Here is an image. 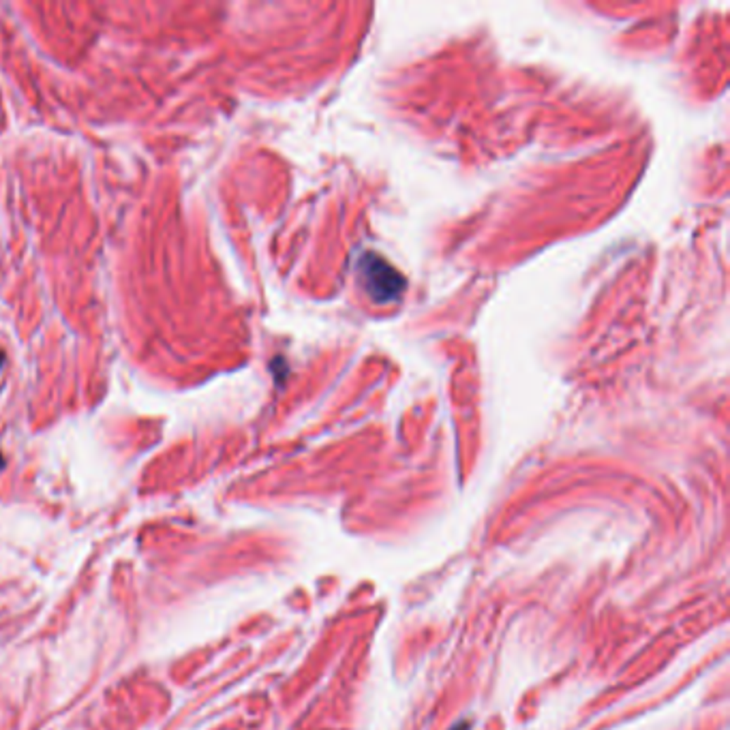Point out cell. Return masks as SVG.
Returning a JSON list of instances; mask_svg holds the SVG:
<instances>
[{"label":"cell","mask_w":730,"mask_h":730,"mask_svg":"<svg viewBox=\"0 0 730 730\" xmlns=\"http://www.w3.org/2000/svg\"><path fill=\"white\" fill-rule=\"evenodd\" d=\"M3 465H5V459H3V456H0V469H3Z\"/></svg>","instance_id":"3957f363"},{"label":"cell","mask_w":730,"mask_h":730,"mask_svg":"<svg viewBox=\"0 0 730 730\" xmlns=\"http://www.w3.org/2000/svg\"><path fill=\"white\" fill-rule=\"evenodd\" d=\"M362 278L366 283V291L377 302H392L401 296L403 278L397 270H392L377 255H366L362 262Z\"/></svg>","instance_id":"6da1fadb"},{"label":"cell","mask_w":730,"mask_h":730,"mask_svg":"<svg viewBox=\"0 0 730 730\" xmlns=\"http://www.w3.org/2000/svg\"><path fill=\"white\" fill-rule=\"evenodd\" d=\"M3 366H5V354H0V373H3Z\"/></svg>","instance_id":"7a4b0ae2"}]
</instances>
